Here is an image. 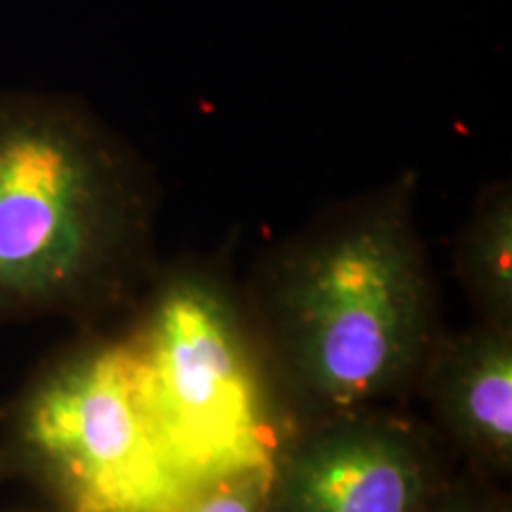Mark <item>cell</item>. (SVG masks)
Listing matches in <instances>:
<instances>
[{
  "mask_svg": "<svg viewBox=\"0 0 512 512\" xmlns=\"http://www.w3.org/2000/svg\"><path fill=\"white\" fill-rule=\"evenodd\" d=\"M413 202L406 174L320 216L264 271L249 309L294 430L418 387L446 330Z\"/></svg>",
  "mask_w": 512,
  "mask_h": 512,
  "instance_id": "1",
  "label": "cell"
},
{
  "mask_svg": "<svg viewBox=\"0 0 512 512\" xmlns=\"http://www.w3.org/2000/svg\"><path fill=\"white\" fill-rule=\"evenodd\" d=\"M152 216L150 171L98 114L0 91V325L88 316L124 297Z\"/></svg>",
  "mask_w": 512,
  "mask_h": 512,
  "instance_id": "2",
  "label": "cell"
},
{
  "mask_svg": "<svg viewBox=\"0 0 512 512\" xmlns=\"http://www.w3.org/2000/svg\"><path fill=\"white\" fill-rule=\"evenodd\" d=\"M128 342L166 432L202 479L271 463L294 432L254 313L216 273L171 271Z\"/></svg>",
  "mask_w": 512,
  "mask_h": 512,
  "instance_id": "3",
  "label": "cell"
},
{
  "mask_svg": "<svg viewBox=\"0 0 512 512\" xmlns=\"http://www.w3.org/2000/svg\"><path fill=\"white\" fill-rule=\"evenodd\" d=\"M10 427L12 458L60 512H150L204 482L166 432L128 337L48 368Z\"/></svg>",
  "mask_w": 512,
  "mask_h": 512,
  "instance_id": "4",
  "label": "cell"
},
{
  "mask_svg": "<svg viewBox=\"0 0 512 512\" xmlns=\"http://www.w3.org/2000/svg\"><path fill=\"white\" fill-rule=\"evenodd\" d=\"M444 482L430 437L373 408L297 427L271 458V508L420 512Z\"/></svg>",
  "mask_w": 512,
  "mask_h": 512,
  "instance_id": "5",
  "label": "cell"
},
{
  "mask_svg": "<svg viewBox=\"0 0 512 512\" xmlns=\"http://www.w3.org/2000/svg\"><path fill=\"white\" fill-rule=\"evenodd\" d=\"M418 387L448 444L482 477L512 472V328L444 332Z\"/></svg>",
  "mask_w": 512,
  "mask_h": 512,
  "instance_id": "6",
  "label": "cell"
},
{
  "mask_svg": "<svg viewBox=\"0 0 512 512\" xmlns=\"http://www.w3.org/2000/svg\"><path fill=\"white\" fill-rule=\"evenodd\" d=\"M456 275L479 323L512 328V188L486 185L456 245Z\"/></svg>",
  "mask_w": 512,
  "mask_h": 512,
  "instance_id": "7",
  "label": "cell"
},
{
  "mask_svg": "<svg viewBox=\"0 0 512 512\" xmlns=\"http://www.w3.org/2000/svg\"><path fill=\"white\" fill-rule=\"evenodd\" d=\"M150 512H273L271 463L247 465L204 479Z\"/></svg>",
  "mask_w": 512,
  "mask_h": 512,
  "instance_id": "8",
  "label": "cell"
},
{
  "mask_svg": "<svg viewBox=\"0 0 512 512\" xmlns=\"http://www.w3.org/2000/svg\"><path fill=\"white\" fill-rule=\"evenodd\" d=\"M420 512H508V505L489 477L472 472L467 479H446Z\"/></svg>",
  "mask_w": 512,
  "mask_h": 512,
  "instance_id": "9",
  "label": "cell"
},
{
  "mask_svg": "<svg viewBox=\"0 0 512 512\" xmlns=\"http://www.w3.org/2000/svg\"><path fill=\"white\" fill-rule=\"evenodd\" d=\"M53 512H60V510H53Z\"/></svg>",
  "mask_w": 512,
  "mask_h": 512,
  "instance_id": "10",
  "label": "cell"
}]
</instances>
